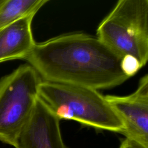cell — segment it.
Segmentation results:
<instances>
[{
	"label": "cell",
	"instance_id": "6da1fadb",
	"mask_svg": "<svg viewBox=\"0 0 148 148\" xmlns=\"http://www.w3.org/2000/svg\"><path fill=\"white\" fill-rule=\"evenodd\" d=\"M46 82L108 89L129 79L121 58L97 36L83 33L62 35L36 43L24 58Z\"/></svg>",
	"mask_w": 148,
	"mask_h": 148
},
{
	"label": "cell",
	"instance_id": "7a4b0ae2",
	"mask_svg": "<svg viewBox=\"0 0 148 148\" xmlns=\"http://www.w3.org/2000/svg\"><path fill=\"white\" fill-rule=\"evenodd\" d=\"M38 97L60 120H74L99 130L124 132L122 121L105 96L97 90L42 80Z\"/></svg>",
	"mask_w": 148,
	"mask_h": 148
},
{
	"label": "cell",
	"instance_id": "3957f363",
	"mask_svg": "<svg viewBox=\"0 0 148 148\" xmlns=\"http://www.w3.org/2000/svg\"><path fill=\"white\" fill-rule=\"evenodd\" d=\"M97 37L121 58L148 60V0H120L97 29Z\"/></svg>",
	"mask_w": 148,
	"mask_h": 148
},
{
	"label": "cell",
	"instance_id": "277c9868",
	"mask_svg": "<svg viewBox=\"0 0 148 148\" xmlns=\"http://www.w3.org/2000/svg\"><path fill=\"white\" fill-rule=\"evenodd\" d=\"M42 80L30 65L20 66L0 80V140L15 147L38 97Z\"/></svg>",
	"mask_w": 148,
	"mask_h": 148
},
{
	"label": "cell",
	"instance_id": "5b68a950",
	"mask_svg": "<svg viewBox=\"0 0 148 148\" xmlns=\"http://www.w3.org/2000/svg\"><path fill=\"white\" fill-rule=\"evenodd\" d=\"M105 97L122 121L125 138L148 147V75L140 78L136 90L126 96Z\"/></svg>",
	"mask_w": 148,
	"mask_h": 148
},
{
	"label": "cell",
	"instance_id": "8992f818",
	"mask_svg": "<svg viewBox=\"0 0 148 148\" xmlns=\"http://www.w3.org/2000/svg\"><path fill=\"white\" fill-rule=\"evenodd\" d=\"M60 120L38 97L15 148H69L62 138Z\"/></svg>",
	"mask_w": 148,
	"mask_h": 148
},
{
	"label": "cell",
	"instance_id": "52a82bcc",
	"mask_svg": "<svg viewBox=\"0 0 148 148\" xmlns=\"http://www.w3.org/2000/svg\"><path fill=\"white\" fill-rule=\"evenodd\" d=\"M35 14H31L0 29V62L24 59L33 49L36 42L31 24Z\"/></svg>",
	"mask_w": 148,
	"mask_h": 148
},
{
	"label": "cell",
	"instance_id": "ba28073f",
	"mask_svg": "<svg viewBox=\"0 0 148 148\" xmlns=\"http://www.w3.org/2000/svg\"><path fill=\"white\" fill-rule=\"evenodd\" d=\"M49 0H5L0 8V29L25 16L35 14Z\"/></svg>",
	"mask_w": 148,
	"mask_h": 148
},
{
	"label": "cell",
	"instance_id": "9c48e42d",
	"mask_svg": "<svg viewBox=\"0 0 148 148\" xmlns=\"http://www.w3.org/2000/svg\"><path fill=\"white\" fill-rule=\"evenodd\" d=\"M120 65L123 72L129 78L136 74L142 68L139 61L135 57L130 55L121 58Z\"/></svg>",
	"mask_w": 148,
	"mask_h": 148
},
{
	"label": "cell",
	"instance_id": "30bf717a",
	"mask_svg": "<svg viewBox=\"0 0 148 148\" xmlns=\"http://www.w3.org/2000/svg\"><path fill=\"white\" fill-rule=\"evenodd\" d=\"M119 148H148V147L132 139L125 138L121 142Z\"/></svg>",
	"mask_w": 148,
	"mask_h": 148
},
{
	"label": "cell",
	"instance_id": "8fae6325",
	"mask_svg": "<svg viewBox=\"0 0 148 148\" xmlns=\"http://www.w3.org/2000/svg\"><path fill=\"white\" fill-rule=\"evenodd\" d=\"M4 1H5V0H0V8H1V6L2 5L3 3L4 2Z\"/></svg>",
	"mask_w": 148,
	"mask_h": 148
}]
</instances>
